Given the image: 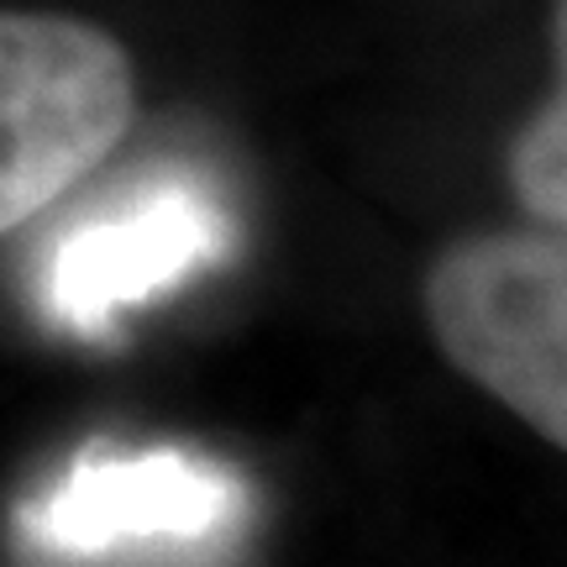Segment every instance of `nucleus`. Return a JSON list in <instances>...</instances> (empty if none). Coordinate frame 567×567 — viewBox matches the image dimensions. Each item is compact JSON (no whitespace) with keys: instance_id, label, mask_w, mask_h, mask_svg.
Returning <instances> with one entry per match:
<instances>
[{"instance_id":"1","label":"nucleus","mask_w":567,"mask_h":567,"mask_svg":"<svg viewBox=\"0 0 567 567\" xmlns=\"http://www.w3.org/2000/svg\"><path fill=\"white\" fill-rule=\"evenodd\" d=\"M425 321L452 368L567 452V221L452 243L425 274Z\"/></svg>"},{"instance_id":"2","label":"nucleus","mask_w":567,"mask_h":567,"mask_svg":"<svg viewBox=\"0 0 567 567\" xmlns=\"http://www.w3.org/2000/svg\"><path fill=\"white\" fill-rule=\"evenodd\" d=\"M132 116L137 74L105 27L0 11V237L95 174Z\"/></svg>"},{"instance_id":"3","label":"nucleus","mask_w":567,"mask_h":567,"mask_svg":"<svg viewBox=\"0 0 567 567\" xmlns=\"http://www.w3.org/2000/svg\"><path fill=\"white\" fill-rule=\"evenodd\" d=\"M237 226L226 205L195 179L142 184L116 205L84 216L42 258V310L74 337H111L116 326L226 264Z\"/></svg>"},{"instance_id":"4","label":"nucleus","mask_w":567,"mask_h":567,"mask_svg":"<svg viewBox=\"0 0 567 567\" xmlns=\"http://www.w3.org/2000/svg\"><path fill=\"white\" fill-rule=\"evenodd\" d=\"M247 520V488L226 463L189 446H90L21 505L17 526L53 557L132 547H205Z\"/></svg>"},{"instance_id":"5","label":"nucleus","mask_w":567,"mask_h":567,"mask_svg":"<svg viewBox=\"0 0 567 567\" xmlns=\"http://www.w3.org/2000/svg\"><path fill=\"white\" fill-rule=\"evenodd\" d=\"M551 53L557 90L509 142V184L530 221H567V0H557L551 17Z\"/></svg>"}]
</instances>
